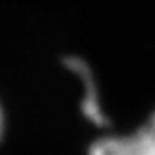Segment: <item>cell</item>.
Returning <instances> with one entry per match:
<instances>
[{"label":"cell","mask_w":155,"mask_h":155,"mask_svg":"<svg viewBox=\"0 0 155 155\" xmlns=\"http://www.w3.org/2000/svg\"><path fill=\"white\" fill-rule=\"evenodd\" d=\"M87 155H155V112L132 134L94 140Z\"/></svg>","instance_id":"cell-1"},{"label":"cell","mask_w":155,"mask_h":155,"mask_svg":"<svg viewBox=\"0 0 155 155\" xmlns=\"http://www.w3.org/2000/svg\"><path fill=\"white\" fill-rule=\"evenodd\" d=\"M69 68H73L74 71L79 74V78L83 79V84L87 87L86 89V96H84V102H83V112L91 122H94L96 125H106L107 124V119H106L104 112H102L101 106H99L97 96H96V91L93 89V79H91V73L87 71L86 64L78 60H71L69 63Z\"/></svg>","instance_id":"cell-2"},{"label":"cell","mask_w":155,"mask_h":155,"mask_svg":"<svg viewBox=\"0 0 155 155\" xmlns=\"http://www.w3.org/2000/svg\"><path fill=\"white\" fill-rule=\"evenodd\" d=\"M3 125H5V120H3V110L0 107V139L3 135Z\"/></svg>","instance_id":"cell-3"}]
</instances>
